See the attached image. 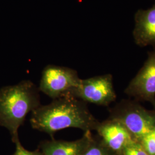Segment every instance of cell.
<instances>
[{
	"instance_id": "obj_8",
	"label": "cell",
	"mask_w": 155,
	"mask_h": 155,
	"mask_svg": "<svg viewBox=\"0 0 155 155\" xmlns=\"http://www.w3.org/2000/svg\"><path fill=\"white\" fill-rule=\"evenodd\" d=\"M133 37L141 47L152 46L155 48V2L148 9H139L134 15Z\"/></svg>"
},
{
	"instance_id": "obj_12",
	"label": "cell",
	"mask_w": 155,
	"mask_h": 155,
	"mask_svg": "<svg viewBox=\"0 0 155 155\" xmlns=\"http://www.w3.org/2000/svg\"><path fill=\"white\" fill-rule=\"evenodd\" d=\"M120 155H150L138 141L127 146Z\"/></svg>"
},
{
	"instance_id": "obj_1",
	"label": "cell",
	"mask_w": 155,
	"mask_h": 155,
	"mask_svg": "<svg viewBox=\"0 0 155 155\" xmlns=\"http://www.w3.org/2000/svg\"><path fill=\"white\" fill-rule=\"evenodd\" d=\"M100 122L90 113L86 103L71 97L54 100L31 113L30 123L34 129L52 137L58 131L74 127L83 131L96 130Z\"/></svg>"
},
{
	"instance_id": "obj_11",
	"label": "cell",
	"mask_w": 155,
	"mask_h": 155,
	"mask_svg": "<svg viewBox=\"0 0 155 155\" xmlns=\"http://www.w3.org/2000/svg\"><path fill=\"white\" fill-rule=\"evenodd\" d=\"M139 143L150 155H155V128L147 134Z\"/></svg>"
},
{
	"instance_id": "obj_2",
	"label": "cell",
	"mask_w": 155,
	"mask_h": 155,
	"mask_svg": "<svg viewBox=\"0 0 155 155\" xmlns=\"http://www.w3.org/2000/svg\"><path fill=\"white\" fill-rule=\"evenodd\" d=\"M39 91L29 80L0 90V126L9 131L13 141L27 116L41 105Z\"/></svg>"
},
{
	"instance_id": "obj_7",
	"label": "cell",
	"mask_w": 155,
	"mask_h": 155,
	"mask_svg": "<svg viewBox=\"0 0 155 155\" xmlns=\"http://www.w3.org/2000/svg\"><path fill=\"white\" fill-rule=\"evenodd\" d=\"M96 131L104 144L117 155H120L127 146L137 141L120 122L111 118L100 122Z\"/></svg>"
},
{
	"instance_id": "obj_3",
	"label": "cell",
	"mask_w": 155,
	"mask_h": 155,
	"mask_svg": "<svg viewBox=\"0 0 155 155\" xmlns=\"http://www.w3.org/2000/svg\"><path fill=\"white\" fill-rule=\"evenodd\" d=\"M110 118L120 122L138 142L155 128V109L148 110L130 101L117 105L111 110Z\"/></svg>"
},
{
	"instance_id": "obj_5",
	"label": "cell",
	"mask_w": 155,
	"mask_h": 155,
	"mask_svg": "<svg viewBox=\"0 0 155 155\" xmlns=\"http://www.w3.org/2000/svg\"><path fill=\"white\" fill-rule=\"evenodd\" d=\"M71 97L97 105H109L116 100L113 77L110 74L81 79Z\"/></svg>"
},
{
	"instance_id": "obj_6",
	"label": "cell",
	"mask_w": 155,
	"mask_h": 155,
	"mask_svg": "<svg viewBox=\"0 0 155 155\" xmlns=\"http://www.w3.org/2000/svg\"><path fill=\"white\" fill-rule=\"evenodd\" d=\"M125 92L136 100L150 102L155 109V48L148 53L143 66Z\"/></svg>"
},
{
	"instance_id": "obj_13",
	"label": "cell",
	"mask_w": 155,
	"mask_h": 155,
	"mask_svg": "<svg viewBox=\"0 0 155 155\" xmlns=\"http://www.w3.org/2000/svg\"><path fill=\"white\" fill-rule=\"evenodd\" d=\"M13 142L16 144V151L13 155H44L41 151L39 150L29 151L25 149L21 144L18 137L15 139Z\"/></svg>"
},
{
	"instance_id": "obj_4",
	"label": "cell",
	"mask_w": 155,
	"mask_h": 155,
	"mask_svg": "<svg viewBox=\"0 0 155 155\" xmlns=\"http://www.w3.org/2000/svg\"><path fill=\"white\" fill-rule=\"evenodd\" d=\"M81 79L75 70L55 65H48L42 72L39 91L53 100L70 97Z\"/></svg>"
},
{
	"instance_id": "obj_9",
	"label": "cell",
	"mask_w": 155,
	"mask_h": 155,
	"mask_svg": "<svg viewBox=\"0 0 155 155\" xmlns=\"http://www.w3.org/2000/svg\"><path fill=\"white\" fill-rule=\"evenodd\" d=\"M92 138L91 131H86L77 140L67 141L52 138L42 141L39 147L44 155H82Z\"/></svg>"
},
{
	"instance_id": "obj_10",
	"label": "cell",
	"mask_w": 155,
	"mask_h": 155,
	"mask_svg": "<svg viewBox=\"0 0 155 155\" xmlns=\"http://www.w3.org/2000/svg\"><path fill=\"white\" fill-rule=\"evenodd\" d=\"M82 155H117L115 153L109 150L102 140L93 136L87 147Z\"/></svg>"
}]
</instances>
